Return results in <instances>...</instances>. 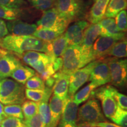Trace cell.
<instances>
[{
    "label": "cell",
    "mask_w": 127,
    "mask_h": 127,
    "mask_svg": "<svg viewBox=\"0 0 127 127\" xmlns=\"http://www.w3.org/2000/svg\"><path fill=\"white\" fill-rule=\"evenodd\" d=\"M47 42L32 35H7L0 40V48L21 55L27 51L47 52Z\"/></svg>",
    "instance_id": "1"
},
{
    "label": "cell",
    "mask_w": 127,
    "mask_h": 127,
    "mask_svg": "<svg viewBox=\"0 0 127 127\" xmlns=\"http://www.w3.org/2000/svg\"><path fill=\"white\" fill-rule=\"evenodd\" d=\"M62 57L63 64L61 71L68 75L95 61L91 51L84 50L80 45H68Z\"/></svg>",
    "instance_id": "2"
},
{
    "label": "cell",
    "mask_w": 127,
    "mask_h": 127,
    "mask_svg": "<svg viewBox=\"0 0 127 127\" xmlns=\"http://www.w3.org/2000/svg\"><path fill=\"white\" fill-rule=\"evenodd\" d=\"M25 98L23 84L8 78L0 80V102L3 105H20Z\"/></svg>",
    "instance_id": "3"
},
{
    "label": "cell",
    "mask_w": 127,
    "mask_h": 127,
    "mask_svg": "<svg viewBox=\"0 0 127 127\" xmlns=\"http://www.w3.org/2000/svg\"><path fill=\"white\" fill-rule=\"evenodd\" d=\"M54 8L62 17L69 23L83 15V1L80 0H55Z\"/></svg>",
    "instance_id": "4"
},
{
    "label": "cell",
    "mask_w": 127,
    "mask_h": 127,
    "mask_svg": "<svg viewBox=\"0 0 127 127\" xmlns=\"http://www.w3.org/2000/svg\"><path fill=\"white\" fill-rule=\"evenodd\" d=\"M78 119L77 121L80 123H97L106 122L103 115L99 103L97 99L91 98L88 99L79 109Z\"/></svg>",
    "instance_id": "5"
},
{
    "label": "cell",
    "mask_w": 127,
    "mask_h": 127,
    "mask_svg": "<svg viewBox=\"0 0 127 127\" xmlns=\"http://www.w3.org/2000/svg\"><path fill=\"white\" fill-rule=\"evenodd\" d=\"M69 23L62 17L54 7L44 11L36 23L38 28H47L64 32Z\"/></svg>",
    "instance_id": "6"
},
{
    "label": "cell",
    "mask_w": 127,
    "mask_h": 127,
    "mask_svg": "<svg viewBox=\"0 0 127 127\" xmlns=\"http://www.w3.org/2000/svg\"><path fill=\"white\" fill-rule=\"evenodd\" d=\"M107 62L110 71L111 83L118 88L124 87L127 79V60L114 57L107 59Z\"/></svg>",
    "instance_id": "7"
},
{
    "label": "cell",
    "mask_w": 127,
    "mask_h": 127,
    "mask_svg": "<svg viewBox=\"0 0 127 127\" xmlns=\"http://www.w3.org/2000/svg\"><path fill=\"white\" fill-rule=\"evenodd\" d=\"M98 60H95L87 65L75 71L69 75L68 95L73 96L84 84L88 81L93 68L96 65Z\"/></svg>",
    "instance_id": "8"
},
{
    "label": "cell",
    "mask_w": 127,
    "mask_h": 127,
    "mask_svg": "<svg viewBox=\"0 0 127 127\" xmlns=\"http://www.w3.org/2000/svg\"><path fill=\"white\" fill-rule=\"evenodd\" d=\"M92 95L101 101L105 116L111 120L118 107L112 95L111 85H106L94 90Z\"/></svg>",
    "instance_id": "9"
},
{
    "label": "cell",
    "mask_w": 127,
    "mask_h": 127,
    "mask_svg": "<svg viewBox=\"0 0 127 127\" xmlns=\"http://www.w3.org/2000/svg\"><path fill=\"white\" fill-rule=\"evenodd\" d=\"M118 41L120 39L112 36L100 35L91 48V52L94 60H101L108 56L109 51Z\"/></svg>",
    "instance_id": "10"
},
{
    "label": "cell",
    "mask_w": 127,
    "mask_h": 127,
    "mask_svg": "<svg viewBox=\"0 0 127 127\" xmlns=\"http://www.w3.org/2000/svg\"><path fill=\"white\" fill-rule=\"evenodd\" d=\"M88 81L94 82L98 87L111 82L110 71L108 65L107 59L98 60L90 74Z\"/></svg>",
    "instance_id": "11"
},
{
    "label": "cell",
    "mask_w": 127,
    "mask_h": 127,
    "mask_svg": "<svg viewBox=\"0 0 127 127\" xmlns=\"http://www.w3.org/2000/svg\"><path fill=\"white\" fill-rule=\"evenodd\" d=\"M90 25L87 21L79 20L69 27L64 34L69 45H81L84 32Z\"/></svg>",
    "instance_id": "12"
},
{
    "label": "cell",
    "mask_w": 127,
    "mask_h": 127,
    "mask_svg": "<svg viewBox=\"0 0 127 127\" xmlns=\"http://www.w3.org/2000/svg\"><path fill=\"white\" fill-rule=\"evenodd\" d=\"M6 24L9 32L14 35H33L38 28L36 24L26 23L18 19L8 21Z\"/></svg>",
    "instance_id": "13"
},
{
    "label": "cell",
    "mask_w": 127,
    "mask_h": 127,
    "mask_svg": "<svg viewBox=\"0 0 127 127\" xmlns=\"http://www.w3.org/2000/svg\"><path fill=\"white\" fill-rule=\"evenodd\" d=\"M72 97L73 96L68 95L67 97L64 99L61 117L59 122V124H77L78 105L74 102Z\"/></svg>",
    "instance_id": "14"
},
{
    "label": "cell",
    "mask_w": 127,
    "mask_h": 127,
    "mask_svg": "<svg viewBox=\"0 0 127 127\" xmlns=\"http://www.w3.org/2000/svg\"><path fill=\"white\" fill-rule=\"evenodd\" d=\"M21 65L17 57L7 52L0 58V80L10 77L14 71Z\"/></svg>",
    "instance_id": "15"
},
{
    "label": "cell",
    "mask_w": 127,
    "mask_h": 127,
    "mask_svg": "<svg viewBox=\"0 0 127 127\" xmlns=\"http://www.w3.org/2000/svg\"><path fill=\"white\" fill-rule=\"evenodd\" d=\"M53 76L55 81L52 88V93L61 99H65L68 95L69 75L64 74L60 71Z\"/></svg>",
    "instance_id": "16"
},
{
    "label": "cell",
    "mask_w": 127,
    "mask_h": 127,
    "mask_svg": "<svg viewBox=\"0 0 127 127\" xmlns=\"http://www.w3.org/2000/svg\"><path fill=\"white\" fill-rule=\"evenodd\" d=\"M101 26L99 23L91 24L84 32L82 42V48L87 51H91V48L96 39L101 35Z\"/></svg>",
    "instance_id": "17"
},
{
    "label": "cell",
    "mask_w": 127,
    "mask_h": 127,
    "mask_svg": "<svg viewBox=\"0 0 127 127\" xmlns=\"http://www.w3.org/2000/svg\"><path fill=\"white\" fill-rule=\"evenodd\" d=\"M69 44L64 34H62L54 40L47 42L45 54L52 58L60 57L68 47Z\"/></svg>",
    "instance_id": "18"
},
{
    "label": "cell",
    "mask_w": 127,
    "mask_h": 127,
    "mask_svg": "<svg viewBox=\"0 0 127 127\" xmlns=\"http://www.w3.org/2000/svg\"><path fill=\"white\" fill-rule=\"evenodd\" d=\"M99 23L101 26V36H112L120 40L125 38V32L119 31L114 18H104Z\"/></svg>",
    "instance_id": "19"
},
{
    "label": "cell",
    "mask_w": 127,
    "mask_h": 127,
    "mask_svg": "<svg viewBox=\"0 0 127 127\" xmlns=\"http://www.w3.org/2000/svg\"><path fill=\"white\" fill-rule=\"evenodd\" d=\"M110 0H96L89 11L87 19L91 24L98 23L104 18L108 4Z\"/></svg>",
    "instance_id": "20"
},
{
    "label": "cell",
    "mask_w": 127,
    "mask_h": 127,
    "mask_svg": "<svg viewBox=\"0 0 127 127\" xmlns=\"http://www.w3.org/2000/svg\"><path fill=\"white\" fill-rule=\"evenodd\" d=\"M64 104V100L53 94L50 100L49 108L51 114L50 127H57L60 121Z\"/></svg>",
    "instance_id": "21"
},
{
    "label": "cell",
    "mask_w": 127,
    "mask_h": 127,
    "mask_svg": "<svg viewBox=\"0 0 127 127\" xmlns=\"http://www.w3.org/2000/svg\"><path fill=\"white\" fill-rule=\"evenodd\" d=\"M52 88L45 87L44 90H25V98L30 101L39 102L41 101L48 102L52 94Z\"/></svg>",
    "instance_id": "22"
},
{
    "label": "cell",
    "mask_w": 127,
    "mask_h": 127,
    "mask_svg": "<svg viewBox=\"0 0 127 127\" xmlns=\"http://www.w3.org/2000/svg\"><path fill=\"white\" fill-rule=\"evenodd\" d=\"M35 74V71L32 68L21 65L14 71L10 77L18 83L25 85L28 79Z\"/></svg>",
    "instance_id": "23"
},
{
    "label": "cell",
    "mask_w": 127,
    "mask_h": 127,
    "mask_svg": "<svg viewBox=\"0 0 127 127\" xmlns=\"http://www.w3.org/2000/svg\"><path fill=\"white\" fill-rule=\"evenodd\" d=\"M97 87V85L96 84L93 82H91L73 95V101L78 105L84 102L90 98L93 91Z\"/></svg>",
    "instance_id": "24"
},
{
    "label": "cell",
    "mask_w": 127,
    "mask_h": 127,
    "mask_svg": "<svg viewBox=\"0 0 127 127\" xmlns=\"http://www.w3.org/2000/svg\"><path fill=\"white\" fill-rule=\"evenodd\" d=\"M127 0H110L104 18H114L119 12L126 9Z\"/></svg>",
    "instance_id": "25"
},
{
    "label": "cell",
    "mask_w": 127,
    "mask_h": 127,
    "mask_svg": "<svg viewBox=\"0 0 127 127\" xmlns=\"http://www.w3.org/2000/svg\"><path fill=\"white\" fill-rule=\"evenodd\" d=\"M63 34V32L47 28H37L32 36L41 40L48 42Z\"/></svg>",
    "instance_id": "26"
},
{
    "label": "cell",
    "mask_w": 127,
    "mask_h": 127,
    "mask_svg": "<svg viewBox=\"0 0 127 127\" xmlns=\"http://www.w3.org/2000/svg\"><path fill=\"white\" fill-rule=\"evenodd\" d=\"M24 14L20 8H12L0 5V19L11 21L17 20Z\"/></svg>",
    "instance_id": "27"
},
{
    "label": "cell",
    "mask_w": 127,
    "mask_h": 127,
    "mask_svg": "<svg viewBox=\"0 0 127 127\" xmlns=\"http://www.w3.org/2000/svg\"><path fill=\"white\" fill-rule=\"evenodd\" d=\"M127 40L125 38L118 41L109 51L108 56H112L117 58L127 57Z\"/></svg>",
    "instance_id": "28"
},
{
    "label": "cell",
    "mask_w": 127,
    "mask_h": 127,
    "mask_svg": "<svg viewBox=\"0 0 127 127\" xmlns=\"http://www.w3.org/2000/svg\"><path fill=\"white\" fill-rule=\"evenodd\" d=\"M21 109L24 118H25V120H28L38 114V102H34L30 100L25 101L22 104Z\"/></svg>",
    "instance_id": "29"
},
{
    "label": "cell",
    "mask_w": 127,
    "mask_h": 127,
    "mask_svg": "<svg viewBox=\"0 0 127 127\" xmlns=\"http://www.w3.org/2000/svg\"><path fill=\"white\" fill-rule=\"evenodd\" d=\"M46 54L42 53L41 52L30 51H27L21 55L23 61L30 66H32L33 64L37 63L39 60L44 58Z\"/></svg>",
    "instance_id": "30"
},
{
    "label": "cell",
    "mask_w": 127,
    "mask_h": 127,
    "mask_svg": "<svg viewBox=\"0 0 127 127\" xmlns=\"http://www.w3.org/2000/svg\"><path fill=\"white\" fill-rule=\"evenodd\" d=\"M48 102L46 101H41L38 102V113L40 115L42 121L44 122V124L46 127H50L51 121V114L50 108H49Z\"/></svg>",
    "instance_id": "31"
},
{
    "label": "cell",
    "mask_w": 127,
    "mask_h": 127,
    "mask_svg": "<svg viewBox=\"0 0 127 127\" xmlns=\"http://www.w3.org/2000/svg\"><path fill=\"white\" fill-rule=\"evenodd\" d=\"M25 88L30 90H44L45 88V82L40 76L35 75L28 79L25 84Z\"/></svg>",
    "instance_id": "32"
},
{
    "label": "cell",
    "mask_w": 127,
    "mask_h": 127,
    "mask_svg": "<svg viewBox=\"0 0 127 127\" xmlns=\"http://www.w3.org/2000/svg\"><path fill=\"white\" fill-rule=\"evenodd\" d=\"M115 124L121 127H127V112L118 107L111 119Z\"/></svg>",
    "instance_id": "33"
},
{
    "label": "cell",
    "mask_w": 127,
    "mask_h": 127,
    "mask_svg": "<svg viewBox=\"0 0 127 127\" xmlns=\"http://www.w3.org/2000/svg\"><path fill=\"white\" fill-rule=\"evenodd\" d=\"M4 113L7 116L13 117L24 120V115L22 111L21 106L19 104L7 105L4 107Z\"/></svg>",
    "instance_id": "34"
},
{
    "label": "cell",
    "mask_w": 127,
    "mask_h": 127,
    "mask_svg": "<svg viewBox=\"0 0 127 127\" xmlns=\"http://www.w3.org/2000/svg\"><path fill=\"white\" fill-rule=\"evenodd\" d=\"M38 10L46 11L54 7L55 0H26Z\"/></svg>",
    "instance_id": "35"
},
{
    "label": "cell",
    "mask_w": 127,
    "mask_h": 127,
    "mask_svg": "<svg viewBox=\"0 0 127 127\" xmlns=\"http://www.w3.org/2000/svg\"><path fill=\"white\" fill-rule=\"evenodd\" d=\"M24 120L13 117L7 116L2 119L0 123V127H25Z\"/></svg>",
    "instance_id": "36"
},
{
    "label": "cell",
    "mask_w": 127,
    "mask_h": 127,
    "mask_svg": "<svg viewBox=\"0 0 127 127\" xmlns=\"http://www.w3.org/2000/svg\"><path fill=\"white\" fill-rule=\"evenodd\" d=\"M111 90L112 95L115 99L117 105L124 110L127 111V95L118 92L115 87L111 85Z\"/></svg>",
    "instance_id": "37"
},
{
    "label": "cell",
    "mask_w": 127,
    "mask_h": 127,
    "mask_svg": "<svg viewBox=\"0 0 127 127\" xmlns=\"http://www.w3.org/2000/svg\"><path fill=\"white\" fill-rule=\"evenodd\" d=\"M115 24L118 30L125 32L127 29V14L125 9L121 11L115 16Z\"/></svg>",
    "instance_id": "38"
},
{
    "label": "cell",
    "mask_w": 127,
    "mask_h": 127,
    "mask_svg": "<svg viewBox=\"0 0 127 127\" xmlns=\"http://www.w3.org/2000/svg\"><path fill=\"white\" fill-rule=\"evenodd\" d=\"M27 2L25 0H0V5L12 8H21L26 7Z\"/></svg>",
    "instance_id": "39"
},
{
    "label": "cell",
    "mask_w": 127,
    "mask_h": 127,
    "mask_svg": "<svg viewBox=\"0 0 127 127\" xmlns=\"http://www.w3.org/2000/svg\"><path fill=\"white\" fill-rule=\"evenodd\" d=\"M24 121L28 127H46L38 113L28 120H24Z\"/></svg>",
    "instance_id": "40"
},
{
    "label": "cell",
    "mask_w": 127,
    "mask_h": 127,
    "mask_svg": "<svg viewBox=\"0 0 127 127\" xmlns=\"http://www.w3.org/2000/svg\"><path fill=\"white\" fill-rule=\"evenodd\" d=\"M52 66H53L54 69L55 71V72L57 71H61L63 67V58L61 57H57V58H53L52 61Z\"/></svg>",
    "instance_id": "41"
},
{
    "label": "cell",
    "mask_w": 127,
    "mask_h": 127,
    "mask_svg": "<svg viewBox=\"0 0 127 127\" xmlns=\"http://www.w3.org/2000/svg\"><path fill=\"white\" fill-rule=\"evenodd\" d=\"M9 32L8 30L6 22L3 20L0 19V40L4 38L5 36L8 35Z\"/></svg>",
    "instance_id": "42"
},
{
    "label": "cell",
    "mask_w": 127,
    "mask_h": 127,
    "mask_svg": "<svg viewBox=\"0 0 127 127\" xmlns=\"http://www.w3.org/2000/svg\"><path fill=\"white\" fill-rule=\"evenodd\" d=\"M94 127H121L115 124L107 123V122H102V123H97L91 124Z\"/></svg>",
    "instance_id": "43"
},
{
    "label": "cell",
    "mask_w": 127,
    "mask_h": 127,
    "mask_svg": "<svg viewBox=\"0 0 127 127\" xmlns=\"http://www.w3.org/2000/svg\"><path fill=\"white\" fill-rule=\"evenodd\" d=\"M55 78L54 77V76L50 77V78L47 79L45 81V86L48 87V88H52V87H53L54 84L55 83Z\"/></svg>",
    "instance_id": "44"
},
{
    "label": "cell",
    "mask_w": 127,
    "mask_h": 127,
    "mask_svg": "<svg viewBox=\"0 0 127 127\" xmlns=\"http://www.w3.org/2000/svg\"><path fill=\"white\" fill-rule=\"evenodd\" d=\"M6 117H7V115L4 113V106H3L2 103L0 102V118L2 120V119L5 118Z\"/></svg>",
    "instance_id": "45"
},
{
    "label": "cell",
    "mask_w": 127,
    "mask_h": 127,
    "mask_svg": "<svg viewBox=\"0 0 127 127\" xmlns=\"http://www.w3.org/2000/svg\"><path fill=\"white\" fill-rule=\"evenodd\" d=\"M77 127H94L91 123H79Z\"/></svg>",
    "instance_id": "46"
},
{
    "label": "cell",
    "mask_w": 127,
    "mask_h": 127,
    "mask_svg": "<svg viewBox=\"0 0 127 127\" xmlns=\"http://www.w3.org/2000/svg\"><path fill=\"white\" fill-rule=\"evenodd\" d=\"M77 124H59L58 127H77Z\"/></svg>",
    "instance_id": "47"
},
{
    "label": "cell",
    "mask_w": 127,
    "mask_h": 127,
    "mask_svg": "<svg viewBox=\"0 0 127 127\" xmlns=\"http://www.w3.org/2000/svg\"><path fill=\"white\" fill-rule=\"evenodd\" d=\"M7 52H8L6 51V50H5L4 49L0 48V58H1L2 56H4L5 54H6Z\"/></svg>",
    "instance_id": "48"
},
{
    "label": "cell",
    "mask_w": 127,
    "mask_h": 127,
    "mask_svg": "<svg viewBox=\"0 0 127 127\" xmlns=\"http://www.w3.org/2000/svg\"><path fill=\"white\" fill-rule=\"evenodd\" d=\"M92 1H93V2H95V1H96V0H91Z\"/></svg>",
    "instance_id": "49"
},
{
    "label": "cell",
    "mask_w": 127,
    "mask_h": 127,
    "mask_svg": "<svg viewBox=\"0 0 127 127\" xmlns=\"http://www.w3.org/2000/svg\"><path fill=\"white\" fill-rule=\"evenodd\" d=\"M1 120H1V119L0 118V123H1Z\"/></svg>",
    "instance_id": "50"
},
{
    "label": "cell",
    "mask_w": 127,
    "mask_h": 127,
    "mask_svg": "<svg viewBox=\"0 0 127 127\" xmlns=\"http://www.w3.org/2000/svg\"><path fill=\"white\" fill-rule=\"evenodd\" d=\"M80 1H84V0H80Z\"/></svg>",
    "instance_id": "51"
},
{
    "label": "cell",
    "mask_w": 127,
    "mask_h": 127,
    "mask_svg": "<svg viewBox=\"0 0 127 127\" xmlns=\"http://www.w3.org/2000/svg\"><path fill=\"white\" fill-rule=\"evenodd\" d=\"M27 127V125H26V127Z\"/></svg>",
    "instance_id": "52"
}]
</instances>
